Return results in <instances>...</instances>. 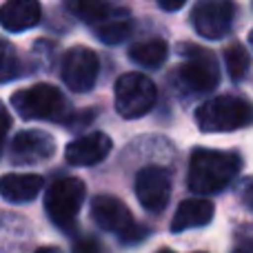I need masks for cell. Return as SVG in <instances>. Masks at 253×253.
Segmentation results:
<instances>
[{"label": "cell", "mask_w": 253, "mask_h": 253, "mask_svg": "<svg viewBox=\"0 0 253 253\" xmlns=\"http://www.w3.org/2000/svg\"><path fill=\"white\" fill-rule=\"evenodd\" d=\"M196 123L207 133L236 131L253 125V102L240 96H218L198 107Z\"/></svg>", "instance_id": "cell-2"}, {"label": "cell", "mask_w": 253, "mask_h": 253, "mask_svg": "<svg viewBox=\"0 0 253 253\" xmlns=\"http://www.w3.org/2000/svg\"><path fill=\"white\" fill-rule=\"evenodd\" d=\"M187 62L178 69L180 83L196 93H211L220 83V71L213 53L198 47H184Z\"/></svg>", "instance_id": "cell-8"}, {"label": "cell", "mask_w": 253, "mask_h": 253, "mask_svg": "<svg viewBox=\"0 0 253 253\" xmlns=\"http://www.w3.org/2000/svg\"><path fill=\"white\" fill-rule=\"evenodd\" d=\"M20 74V65H18V56L13 53V49L9 47V42H4V56H2V80L9 83L13 76Z\"/></svg>", "instance_id": "cell-20"}, {"label": "cell", "mask_w": 253, "mask_h": 253, "mask_svg": "<svg viewBox=\"0 0 253 253\" xmlns=\"http://www.w3.org/2000/svg\"><path fill=\"white\" fill-rule=\"evenodd\" d=\"M233 253H253V247H249V245H245V247H238Z\"/></svg>", "instance_id": "cell-25"}, {"label": "cell", "mask_w": 253, "mask_h": 253, "mask_svg": "<svg viewBox=\"0 0 253 253\" xmlns=\"http://www.w3.org/2000/svg\"><path fill=\"white\" fill-rule=\"evenodd\" d=\"M156 253H175V251H171V249H160V251H156Z\"/></svg>", "instance_id": "cell-26"}, {"label": "cell", "mask_w": 253, "mask_h": 253, "mask_svg": "<svg viewBox=\"0 0 253 253\" xmlns=\"http://www.w3.org/2000/svg\"><path fill=\"white\" fill-rule=\"evenodd\" d=\"M233 20H236L233 0H198L191 13L193 29L207 40L224 38L231 31Z\"/></svg>", "instance_id": "cell-7"}, {"label": "cell", "mask_w": 253, "mask_h": 253, "mask_svg": "<svg viewBox=\"0 0 253 253\" xmlns=\"http://www.w3.org/2000/svg\"><path fill=\"white\" fill-rule=\"evenodd\" d=\"M91 218L102 231L116 233L123 245H138L149 236V229L138 227L120 198L100 193L91 200Z\"/></svg>", "instance_id": "cell-4"}, {"label": "cell", "mask_w": 253, "mask_h": 253, "mask_svg": "<svg viewBox=\"0 0 253 253\" xmlns=\"http://www.w3.org/2000/svg\"><path fill=\"white\" fill-rule=\"evenodd\" d=\"M245 198H247V205L253 207V180H249L245 184Z\"/></svg>", "instance_id": "cell-23"}, {"label": "cell", "mask_w": 253, "mask_h": 253, "mask_svg": "<svg viewBox=\"0 0 253 253\" xmlns=\"http://www.w3.org/2000/svg\"><path fill=\"white\" fill-rule=\"evenodd\" d=\"M69 9L80 18V20L89 22V25L93 27L96 22H100L114 7H111L107 0H71Z\"/></svg>", "instance_id": "cell-19"}, {"label": "cell", "mask_w": 253, "mask_h": 253, "mask_svg": "<svg viewBox=\"0 0 253 253\" xmlns=\"http://www.w3.org/2000/svg\"><path fill=\"white\" fill-rule=\"evenodd\" d=\"M131 27L133 22L125 9H111L100 22L93 25V34L105 44H120L125 38H129Z\"/></svg>", "instance_id": "cell-16"}, {"label": "cell", "mask_w": 253, "mask_h": 253, "mask_svg": "<svg viewBox=\"0 0 253 253\" xmlns=\"http://www.w3.org/2000/svg\"><path fill=\"white\" fill-rule=\"evenodd\" d=\"M11 107L22 120H58L65 123L69 114L65 96L53 84L38 83L34 87L20 89L11 96Z\"/></svg>", "instance_id": "cell-3"}, {"label": "cell", "mask_w": 253, "mask_h": 253, "mask_svg": "<svg viewBox=\"0 0 253 253\" xmlns=\"http://www.w3.org/2000/svg\"><path fill=\"white\" fill-rule=\"evenodd\" d=\"M56 151V140L38 129L18 131L9 144V162L13 167H31L49 160Z\"/></svg>", "instance_id": "cell-10"}, {"label": "cell", "mask_w": 253, "mask_h": 253, "mask_svg": "<svg viewBox=\"0 0 253 253\" xmlns=\"http://www.w3.org/2000/svg\"><path fill=\"white\" fill-rule=\"evenodd\" d=\"M224 62H227V71L231 80H236V83L245 80V76L251 69V56L245 44L240 42H233L231 47L224 49Z\"/></svg>", "instance_id": "cell-18"}, {"label": "cell", "mask_w": 253, "mask_h": 253, "mask_svg": "<svg viewBox=\"0 0 253 253\" xmlns=\"http://www.w3.org/2000/svg\"><path fill=\"white\" fill-rule=\"evenodd\" d=\"M249 44H251V47H253V31H251V34H249Z\"/></svg>", "instance_id": "cell-27"}, {"label": "cell", "mask_w": 253, "mask_h": 253, "mask_svg": "<svg viewBox=\"0 0 253 253\" xmlns=\"http://www.w3.org/2000/svg\"><path fill=\"white\" fill-rule=\"evenodd\" d=\"M42 184L44 180L38 173H7L0 180V193L7 202L22 205V202L34 200L40 193Z\"/></svg>", "instance_id": "cell-15"}, {"label": "cell", "mask_w": 253, "mask_h": 253, "mask_svg": "<svg viewBox=\"0 0 253 253\" xmlns=\"http://www.w3.org/2000/svg\"><path fill=\"white\" fill-rule=\"evenodd\" d=\"M98 71H100V62H98L96 51L87 47H71L62 56L60 76L67 87L76 93L91 91L98 80Z\"/></svg>", "instance_id": "cell-9"}, {"label": "cell", "mask_w": 253, "mask_h": 253, "mask_svg": "<svg viewBox=\"0 0 253 253\" xmlns=\"http://www.w3.org/2000/svg\"><path fill=\"white\" fill-rule=\"evenodd\" d=\"M158 100V89L151 78L131 71L116 80V111L126 120L149 114Z\"/></svg>", "instance_id": "cell-6"}, {"label": "cell", "mask_w": 253, "mask_h": 253, "mask_svg": "<svg viewBox=\"0 0 253 253\" xmlns=\"http://www.w3.org/2000/svg\"><path fill=\"white\" fill-rule=\"evenodd\" d=\"M84 182L74 175L58 178L49 184L44 193V211L56 227H60L62 231L74 229L76 215L84 205Z\"/></svg>", "instance_id": "cell-5"}, {"label": "cell", "mask_w": 253, "mask_h": 253, "mask_svg": "<svg viewBox=\"0 0 253 253\" xmlns=\"http://www.w3.org/2000/svg\"><path fill=\"white\" fill-rule=\"evenodd\" d=\"M34 253H62L60 249H56V247H42V249L34 251Z\"/></svg>", "instance_id": "cell-24"}, {"label": "cell", "mask_w": 253, "mask_h": 253, "mask_svg": "<svg viewBox=\"0 0 253 253\" xmlns=\"http://www.w3.org/2000/svg\"><path fill=\"white\" fill-rule=\"evenodd\" d=\"M200 253H202V251H200Z\"/></svg>", "instance_id": "cell-28"}, {"label": "cell", "mask_w": 253, "mask_h": 253, "mask_svg": "<svg viewBox=\"0 0 253 253\" xmlns=\"http://www.w3.org/2000/svg\"><path fill=\"white\" fill-rule=\"evenodd\" d=\"M40 16H42V9L38 0H7L0 11L2 27L11 34L36 27L40 22Z\"/></svg>", "instance_id": "cell-13"}, {"label": "cell", "mask_w": 253, "mask_h": 253, "mask_svg": "<svg viewBox=\"0 0 253 253\" xmlns=\"http://www.w3.org/2000/svg\"><path fill=\"white\" fill-rule=\"evenodd\" d=\"M71 253H105L100 240L93 236H80L74 240V247H71Z\"/></svg>", "instance_id": "cell-21"}, {"label": "cell", "mask_w": 253, "mask_h": 253, "mask_svg": "<svg viewBox=\"0 0 253 253\" xmlns=\"http://www.w3.org/2000/svg\"><path fill=\"white\" fill-rule=\"evenodd\" d=\"M111 149H114V142L109 135L102 131H91V133H84L67 144L65 158L74 167H93L100 165L111 153Z\"/></svg>", "instance_id": "cell-12"}, {"label": "cell", "mask_w": 253, "mask_h": 253, "mask_svg": "<svg viewBox=\"0 0 253 253\" xmlns=\"http://www.w3.org/2000/svg\"><path fill=\"white\" fill-rule=\"evenodd\" d=\"M184 2H187V0H158V4H160L165 11H178L180 7H184Z\"/></svg>", "instance_id": "cell-22"}, {"label": "cell", "mask_w": 253, "mask_h": 253, "mask_svg": "<svg viewBox=\"0 0 253 253\" xmlns=\"http://www.w3.org/2000/svg\"><path fill=\"white\" fill-rule=\"evenodd\" d=\"M167 42L160 38H151L144 40V42H135L129 47V58L140 67H147V69H158V67L165 65L167 60Z\"/></svg>", "instance_id": "cell-17"}, {"label": "cell", "mask_w": 253, "mask_h": 253, "mask_svg": "<svg viewBox=\"0 0 253 253\" xmlns=\"http://www.w3.org/2000/svg\"><path fill=\"white\" fill-rule=\"evenodd\" d=\"M242 169V158L233 151L220 149H196L189 165V189L200 196H211L236 180Z\"/></svg>", "instance_id": "cell-1"}, {"label": "cell", "mask_w": 253, "mask_h": 253, "mask_svg": "<svg viewBox=\"0 0 253 253\" xmlns=\"http://www.w3.org/2000/svg\"><path fill=\"white\" fill-rule=\"evenodd\" d=\"M135 196L149 213H160L167 209L171 198V175L162 167H144L135 175Z\"/></svg>", "instance_id": "cell-11"}, {"label": "cell", "mask_w": 253, "mask_h": 253, "mask_svg": "<svg viewBox=\"0 0 253 253\" xmlns=\"http://www.w3.org/2000/svg\"><path fill=\"white\" fill-rule=\"evenodd\" d=\"M215 215V207L213 202L205 200V198H189L182 200L178 205V211L173 215L171 222V231L180 233L187 229H196V227H207Z\"/></svg>", "instance_id": "cell-14"}]
</instances>
